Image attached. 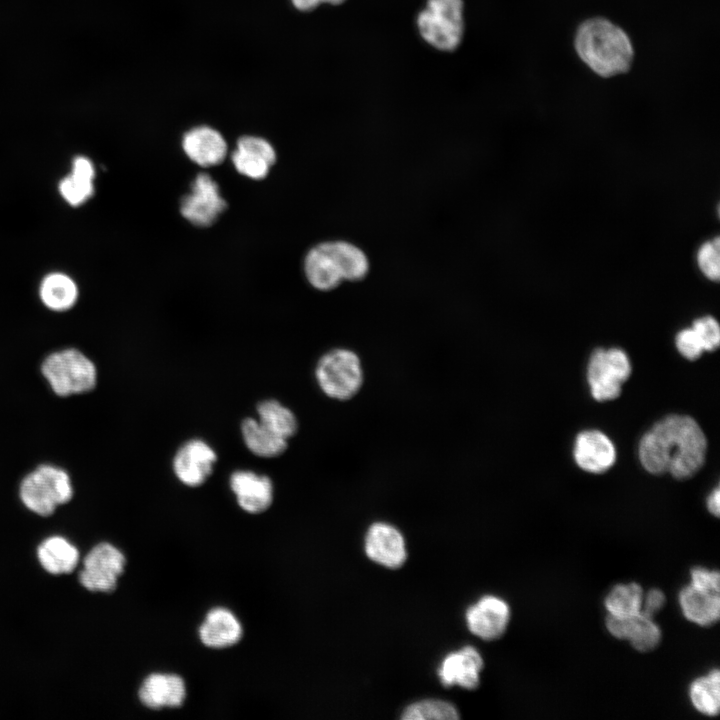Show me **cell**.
<instances>
[{
    "instance_id": "6da1fadb",
    "label": "cell",
    "mask_w": 720,
    "mask_h": 720,
    "mask_svg": "<svg viewBox=\"0 0 720 720\" xmlns=\"http://www.w3.org/2000/svg\"><path fill=\"white\" fill-rule=\"evenodd\" d=\"M707 440L689 416L669 415L641 438L639 458L652 474L670 473L677 479L693 476L705 461Z\"/></svg>"
},
{
    "instance_id": "7a4b0ae2",
    "label": "cell",
    "mask_w": 720,
    "mask_h": 720,
    "mask_svg": "<svg viewBox=\"0 0 720 720\" xmlns=\"http://www.w3.org/2000/svg\"><path fill=\"white\" fill-rule=\"evenodd\" d=\"M370 268L367 254L346 240H330L312 247L304 259L305 276L312 287L330 291L344 281L364 279Z\"/></svg>"
},
{
    "instance_id": "3957f363",
    "label": "cell",
    "mask_w": 720,
    "mask_h": 720,
    "mask_svg": "<svg viewBox=\"0 0 720 720\" xmlns=\"http://www.w3.org/2000/svg\"><path fill=\"white\" fill-rule=\"evenodd\" d=\"M575 47L580 58L603 77L627 72L633 58L627 34L603 18L589 19L580 25Z\"/></svg>"
},
{
    "instance_id": "277c9868",
    "label": "cell",
    "mask_w": 720,
    "mask_h": 720,
    "mask_svg": "<svg viewBox=\"0 0 720 720\" xmlns=\"http://www.w3.org/2000/svg\"><path fill=\"white\" fill-rule=\"evenodd\" d=\"M314 375L322 393L341 402L349 401L358 395L365 382L361 357L347 347H335L326 351L318 359Z\"/></svg>"
},
{
    "instance_id": "5b68a950",
    "label": "cell",
    "mask_w": 720,
    "mask_h": 720,
    "mask_svg": "<svg viewBox=\"0 0 720 720\" xmlns=\"http://www.w3.org/2000/svg\"><path fill=\"white\" fill-rule=\"evenodd\" d=\"M41 373L59 397L90 392L97 384L96 365L76 348L50 353L41 364Z\"/></svg>"
},
{
    "instance_id": "8992f818",
    "label": "cell",
    "mask_w": 720,
    "mask_h": 720,
    "mask_svg": "<svg viewBox=\"0 0 720 720\" xmlns=\"http://www.w3.org/2000/svg\"><path fill=\"white\" fill-rule=\"evenodd\" d=\"M24 506L40 516H50L59 505L73 497V486L66 470L53 464H40L29 472L19 486Z\"/></svg>"
},
{
    "instance_id": "52a82bcc",
    "label": "cell",
    "mask_w": 720,
    "mask_h": 720,
    "mask_svg": "<svg viewBox=\"0 0 720 720\" xmlns=\"http://www.w3.org/2000/svg\"><path fill=\"white\" fill-rule=\"evenodd\" d=\"M417 25L421 36L433 47L455 50L464 32L462 0H428L418 15Z\"/></svg>"
},
{
    "instance_id": "ba28073f",
    "label": "cell",
    "mask_w": 720,
    "mask_h": 720,
    "mask_svg": "<svg viewBox=\"0 0 720 720\" xmlns=\"http://www.w3.org/2000/svg\"><path fill=\"white\" fill-rule=\"evenodd\" d=\"M631 374L626 353L617 348L595 350L589 360L587 380L592 396L598 401L612 400L621 393V385Z\"/></svg>"
},
{
    "instance_id": "9c48e42d",
    "label": "cell",
    "mask_w": 720,
    "mask_h": 720,
    "mask_svg": "<svg viewBox=\"0 0 720 720\" xmlns=\"http://www.w3.org/2000/svg\"><path fill=\"white\" fill-rule=\"evenodd\" d=\"M125 565L126 558L118 548L109 543H100L84 558L79 580L90 591L112 592Z\"/></svg>"
},
{
    "instance_id": "30bf717a",
    "label": "cell",
    "mask_w": 720,
    "mask_h": 720,
    "mask_svg": "<svg viewBox=\"0 0 720 720\" xmlns=\"http://www.w3.org/2000/svg\"><path fill=\"white\" fill-rule=\"evenodd\" d=\"M225 208L226 202L220 196L218 184L206 173L196 176L190 193L180 203L182 216L200 227L212 225Z\"/></svg>"
},
{
    "instance_id": "8fae6325",
    "label": "cell",
    "mask_w": 720,
    "mask_h": 720,
    "mask_svg": "<svg viewBox=\"0 0 720 720\" xmlns=\"http://www.w3.org/2000/svg\"><path fill=\"white\" fill-rule=\"evenodd\" d=\"M216 460L217 454L207 442L191 439L177 450L173 471L184 485L198 487L211 475Z\"/></svg>"
},
{
    "instance_id": "7c38bea8",
    "label": "cell",
    "mask_w": 720,
    "mask_h": 720,
    "mask_svg": "<svg viewBox=\"0 0 720 720\" xmlns=\"http://www.w3.org/2000/svg\"><path fill=\"white\" fill-rule=\"evenodd\" d=\"M230 488L238 505L248 513L264 512L272 504L273 484L266 475L250 470H237L231 474Z\"/></svg>"
},
{
    "instance_id": "4fadbf2b",
    "label": "cell",
    "mask_w": 720,
    "mask_h": 720,
    "mask_svg": "<svg viewBox=\"0 0 720 720\" xmlns=\"http://www.w3.org/2000/svg\"><path fill=\"white\" fill-rule=\"evenodd\" d=\"M510 618L505 601L495 596H485L466 613L470 631L485 640L499 638L505 631Z\"/></svg>"
},
{
    "instance_id": "5bb4252c",
    "label": "cell",
    "mask_w": 720,
    "mask_h": 720,
    "mask_svg": "<svg viewBox=\"0 0 720 720\" xmlns=\"http://www.w3.org/2000/svg\"><path fill=\"white\" fill-rule=\"evenodd\" d=\"M365 551L371 560L389 568L400 567L407 556L401 533L383 522H376L369 527Z\"/></svg>"
},
{
    "instance_id": "9a60e30c",
    "label": "cell",
    "mask_w": 720,
    "mask_h": 720,
    "mask_svg": "<svg viewBox=\"0 0 720 720\" xmlns=\"http://www.w3.org/2000/svg\"><path fill=\"white\" fill-rule=\"evenodd\" d=\"M275 161L276 153L272 145L267 140L256 136L239 138L237 147L232 154V162L236 170L255 180L266 177Z\"/></svg>"
},
{
    "instance_id": "2e32d148",
    "label": "cell",
    "mask_w": 720,
    "mask_h": 720,
    "mask_svg": "<svg viewBox=\"0 0 720 720\" xmlns=\"http://www.w3.org/2000/svg\"><path fill=\"white\" fill-rule=\"evenodd\" d=\"M574 459L581 469L602 473L614 464L616 450L604 433L597 430L583 431L575 441Z\"/></svg>"
},
{
    "instance_id": "e0dca14e",
    "label": "cell",
    "mask_w": 720,
    "mask_h": 720,
    "mask_svg": "<svg viewBox=\"0 0 720 720\" xmlns=\"http://www.w3.org/2000/svg\"><path fill=\"white\" fill-rule=\"evenodd\" d=\"M138 695L150 709L177 708L186 698V685L176 674L153 673L142 682Z\"/></svg>"
},
{
    "instance_id": "ac0fdd59",
    "label": "cell",
    "mask_w": 720,
    "mask_h": 720,
    "mask_svg": "<svg viewBox=\"0 0 720 720\" xmlns=\"http://www.w3.org/2000/svg\"><path fill=\"white\" fill-rule=\"evenodd\" d=\"M182 147L190 160L202 167L220 164L227 154L223 136L208 126L195 127L185 133Z\"/></svg>"
},
{
    "instance_id": "d6986e66",
    "label": "cell",
    "mask_w": 720,
    "mask_h": 720,
    "mask_svg": "<svg viewBox=\"0 0 720 720\" xmlns=\"http://www.w3.org/2000/svg\"><path fill=\"white\" fill-rule=\"evenodd\" d=\"M243 635L242 624L227 608L211 609L199 628L201 642L209 648L222 649L237 644Z\"/></svg>"
},
{
    "instance_id": "ffe728a7",
    "label": "cell",
    "mask_w": 720,
    "mask_h": 720,
    "mask_svg": "<svg viewBox=\"0 0 720 720\" xmlns=\"http://www.w3.org/2000/svg\"><path fill=\"white\" fill-rule=\"evenodd\" d=\"M483 660L478 651L471 646L451 653L443 660L438 675L444 686L457 684L467 689H475L479 685V673Z\"/></svg>"
},
{
    "instance_id": "44dd1931",
    "label": "cell",
    "mask_w": 720,
    "mask_h": 720,
    "mask_svg": "<svg viewBox=\"0 0 720 720\" xmlns=\"http://www.w3.org/2000/svg\"><path fill=\"white\" fill-rule=\"evenodd\" d=\"M684 616L691 622L707 626L715 623L720 615L719 592L706 591L689 585L679 596Z\"/></svg>"
},
{
    "instance_id": "7402d4cb",
    "label": "cell",
    "mask_w": 720,
    "mask_h": 720,
    "mask_svg": "<svg viewBox=\"0 0 720 720\" xmlns=\"http://www.w3.org/2000/svg\"><path fill=\"white\" fill-rule=\"evenodd\" d=\"M37 556L41 566L54 575L72 572L79 562L78 549L60 536L44 540L37 549Z\"/></svg>"
},
{
    "instance_id": "603a6c76",
    "label": "cell",
    "mask_w": 720,
    "mask_h": 720,
    "mask_svg": "<svg viewBox=\"0 0 720 720\" xmlns=\"http://www.w3.org/2000/svg\"><path fill=\"white\" fill-rule=\"evenodd\" d=\"M241 434L247 449L259 457L280 456L288 446V440L274 434L258 419L246 418L243 420Z\"/></svg>"
},
{
    "instance_id": "cb8c5ba5",
    "label": "cell",
    "mask_w": 720,
    "mask_h": 720,
    "mask_svg": "<svg viewBox=\"0 0 720 720\" xmlns=\"http://www.w3.org/2000/svg\"><path fill=\"white\" fill-rule=\"evenodd\" d=\"M40 298L48 309L63 312L75 304L78 298V289L74 281L67 275L53 273L42 281Z\"/></svg>"
},
{
    "instance_id": "d4e9b609",
    "label": "cell",
    "mask_w": 720,
    "mask_h": 720,
    "mask_svg": "<svg viewBox=\"0 0 720 720\" xmlns=\"http://www.w3.org/2000/svg\"><path fill=\"white\" fill-rule=\"evenodd\" d=\"M258 420L274 434L290 439L298 430L295 414L275 399L261 401L257 406Z\"/></svg>"
},
{
    "instance_id": "484cf974",
    "label": "cell",
    "mask_w": 720,
    "mask_h": 720,
    "mask_svg": "<svg viewBox=\"0 0 720 720\" xmlns=\"http://www.w3.org/2000/svg\"><path fill=\"white\" fill-rule=\"evenodd\" d=\"M720 677L714 670L705 677L695 680L690 687V699L694 707L708 716H715L720 707Z\"/></svg>"
},
{
    "instance_id": "4316f807",
    "label": "cell",
    "mask_w": 720,
    "mask_h": 720,
    "mask_svg": "<svg viewBox=\"0 0 720 720\" xmlns=\"http://www.w3.org/2000/svg\"><path fill=\"white\" fill-rule=\"evenodd\" d=\"M643 591L636 583L615 586L605 599L610 615L630 617L641 612Z\"/></svg>"
},
{
    "instance_id": "83f0119b",
    "label": "cell",
    "mask_w": 720,
    "mask_h": 720,
    "mask_svg": "<svg viewBox=\"0 0 720 720\" xmlns=\"http://www.w3.org/2000/svg\"><path fill=\"white\" fill-rule=\"evenodd\" d=\"M458 718V712L452 704L435 699L413 703L404 710L402 715V719L406 720H454Z\"/></svg>"
},
{
    "instance_id": "f1b7e54d",
    "label": "cell",
    "mask_w": 720,
    "mask_h": 720,
    "mask_svg": "<svg viewBox=\"0 0 720 720\" xmlns=\"http://www.w3.org/2000/svg\"><path fill=\"white\" fill-rule=\"evenodd\" d=\"M661 639V631L652 617L640 612L629 637L631 645L638 651L648 652L654 649Z\"/></svg>"
},
{
    "instance_id": "f546056e",
    "label": "cell",
    "mask_w": 720,
    "mask_h": 720,
    "mask_svg": "<svg viewBox=\"0 0 720 720\" xmlns=\"http://www.w3.org/2000/svg\"><path fill=\"white\" fill-rule=\"evenodd\" d=\"M62 197L72 206H78L88 200L93 192V180L84 178L71 172L59 184Z\"/></svg>"
},
{
    "instance_id": "4dcf8cb0",
    "label": "cell",
    "mask_w": 720,
    "mask_h": 720,
    "mask_svg": "<svg viewBox=\"0 0 720 720\" xmlns=\"http://www.w3.org/2000/svg\"><path fill=\"white\" fill-rule=\"evenodd\" d=\"M719 238L704 243L697 252V263L702 273L711 280L720 276Z\"/></svg>"
},
{
    "instance_id": "1f68e13d",
    "label": "cell",
    "mask_w": 720,
    "mask_h": 720,
    "mask_svg": "<svg viewBox=\"0 0 720 720\" xmlns=\"http://www.w3.org/2000/svg\"><path fill=\"white\" fill-rule=\"evenodd\" d=\"M692 328L702 341L704 350L714 351L720 343V329L718 322L711 316H705L694 321Z\"/></svg>"
},
{
    "instance_id": "d6a6232c",
    "label": "cell",
    "mask_w": 720,
    "mask_h": 720,
    "mask_svg": "<svg viewBox=\"0 0 720 720\" xmlns=\"http://www.w3.org/2000/svg\"><path fill=\"white\" fill-rule=\"evenodd\" d=\"M675 342L680 354L689 360L697 359L704 351L702 341L692 327L681 330Z\"/></svg>"
},
{
    "instance_id": "836d02e7",
    "label": "cell",
    "mask_w": 720,
    "mask_h": 720,
    "mask_svg": "<svg viewBox=\"0 0 720 720\" xmlns=\"http://www.w3.org/2000/svg\"><path fill=\"white\" fill-rule=\"evenodd\" d=\"M637 615L630 617H621L609 614L606 620V626L608 631L615 638L628 640L634 628Z\"/></svg>"
},
{
    "instance_id": "e575fe53",
    "label": "cell",
    "mask_w": 720,
    "mask_h": 720,
    "mask_svg": "<svg viewBox=\"0 0 720 720\" xmlns=\"http://www.w3.org/2000/svg\"><path fill=\"white\" fill-rule=\"evenodd\" d=\"M691 579L694 587L706 591L719 592V573L704 568H694L691 571Z\"/></svg>"
},
{
    "instance_id": "d590c367",
    "label": "cell",
    "mask_w": 720,
    "mask_h": 720,
    "mask_svg": "<svg viewBox=\"0 0 720 720\" xmlns=\"http://www.w3.org/2000/svg\"><path fill=\"white\" fill-rule=\"evenodd\" d=\"M644 600V609L641 612L647 616L652 617L654 613L658 612L665 603V596L662 591L658 589H652L648 592Z\"/></svg>"
},
{
    "instance_id": "8d00e7d4",
    "label": "cell",
    "mask_w": 720,
    "mask_h": 720,
    "mask_svg": "<svg viewBox=\"0 0 720 720\" xmlns=\"http://www.w3.org/2000/svg\"><path fill=\"white\" fill-rule=\"evenodd\" d=\"M72 173L91 180H93L95 176L92 162L82 156L74 159L72 164Z\"/></svg>"
},
{
    "instance_id": "74e56055",
    "label": "cell",
    "mask_w": 720,
    "mask_h": 720,
    "mask_svg": "<svg viewBox=\"0 0 720 720\" xmlns=\"http://www.w3.org/2000/svg\"><path fill=\"white\" fill-rule=\"evenodd\" d=\"M344 1L345 0H291L294 7L300 11H310L323 3L338 5Z\"/></svg>"
},
{
    "instance_id": "f35d334b",
    "label": "cell",
    "mask_w": 720,
    "mask_h": 720,
    "mask_svg": "<svg viewBox=\"0 0 720 720\" xmlns=\"http://www.w3.org/2000/svg\"><path fill=\"white\" fill-rule=\"evenodd\" d=\"M719 487H716L714 491L709 495L707 499V507L711 514L715 515L716 517L719 516Z\"/></svg>"
}]
</instances>
